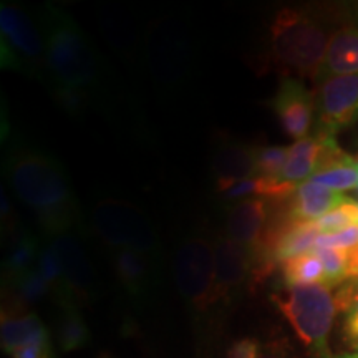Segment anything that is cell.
<instances>
[{"instance_id": "obj_1", "label": "cell", "mask_w": 358, "mask_h": 358, "mask_svg": "<svg viewBox=\"0 0 358 358\" xmlns=\"http://www.w3.org/2000/svg\"><path fill=\"white\" fill-rule=\"evenodd\" d=\"M6 173L12 191L32 209L48 234L69 232L78 222L69 176L52 156L19 148L8 155Z\"/></svg>"}, {"instance_id": "obj_2", "label": "cell", "mask_w": 358, "mask_h": 358, "mask_svg": "<svg viewBox=\"0 0 358 358\" xmlns=\"http://www.w3.org/2000/svg\"><path fill=\"white\" fill-rule=\"evenodd\" d=\"M45 69L58 88V98L77 110L96 80V60L82 30L57 8L45 13Z\"/></svg>"}, {"instance_id": "obj_3", "label": "cell", "mask_w": 358, "mask_h": 358, "mask_svg": "<svg viewBox=\"0 0 358 358\" xmlns=\"http://www.w3.org/2000/svg\"><path fill=\"white\" fill-rule=\"evenodd\" d=\"M329 42L324 27L303 12L284 8L272 22V55L285 70L302 77L317 78Z\"/></svg>"}, {"instance_id": "obj_4", "label": "cell", "mask_w": 358, "mask_h": 358, "mask_svg": "<svg viewBox=\"0 0 358 358\" xmlns=\"http://www.w3.org/2000/svg\"><path fill=\"white\" fill-rule=\"evenodd\" d=\"M297 337L317 357L329 358V335L337 303L325 285H294L272 297Z\"/></svg>"}, {"instance_id": "obj_5", "label": "cell", "mask_w": 358, "mask_h": 358, "mask_svg": "<svg viewBox=\"0 0 358 358\" xmlns=\"http://www.w3.org/2000/svg\"><path fill=\"white\" fill-rule=\"evenodd\" d=\"M93 227L105 244L116 249H131L153 257L159 249L153 222L136 206L124 201H101L92 216Z\"/></svg>"}, {"instance_id": "obj_6", "label": "cell", "mask_w": 358, "mask_h": 358, "mask_svg": "<svg viewBox=\"0 0 358 358\" xmlns=\"http://www.w3.org/2000/svg\"><path fill=\"white\" fill-rule=\"evenodd\" d=\"M178 287L187 301L203 307L216 299V256L206 237H189L174 257Z\"/></svg>"}, {"instance_id": "obj_7", "label": "cell", "mask_w": 358, "mask_h": 358, "mask_svg": "<svg viewBox=\"0 0 358 358\" xmlns=\"http://www.w3.org/2000/svg\"><path fill=\"white\" fill-rule=\"evenodd\" d=\"M0 32L2 65L27 73H40L45 64V45L34 20L20 7L2 3Z\"/></svg>"}, {"instance_id": "obj_8", "label": "cell", "mask_w": 358, "mask_h": 358, "mask_svg": "<svg viewBox=\"0 0 358 358\" xmlns=\"http://www.w3.org/2000/svg\"><path fill=\"white\" fill-rule=\"evenodd\" d=\"M319 133L335 136L358 120V73L330 77L320 82L317 95Z\"/></svg>"}, {"instance_id": "obj_9", "label": "cell", "mask_w": 358, "mask_h": 358, "mask_svg": "<svg viewBox=\"0 0 358 358\" xmlns=\"http://www.w3.org/2000/svg\"><path fill=\"white\" fill-rule=\"evenodd\" d=\"M317 101L306 85L299 78L287 77L282 80L277 90L272 108L284 128V131L295 141L308 138L313 123Z\"/></svg>"}, {"instance_id": "obj_10", "label": "cell", "mask_w": 358, "mask_h": 358, "mask_svg": "<svg viewBox=\"0 0 358 358\" xmlns=\"http://www.w3.org/2000/svg\"><path fill=\"white\" fill-rule=\"evenodd\" d=\"M322 138V155L319 166L308 181L337 192L358 189V159L340 150L335 136Z\"/></svg>"}, {"instance_id": "obj_11", "label": "cell", "mask_w": 358, "mask_h": 358, "mask_svg": "<svg viewBox=\"0 0 358 358\" xmlns=\"http://www.w3.org/2000/svg\"><path fill=\"white\" fill-rule=\"evenodd\" d=\"M267 201L259 198L239 201L232 204L227 213L226 236L254 256L267 229Z\"/></svg>"}, {"instance_id": "obj_12", "label": "cell", "mask_w": 358, "mask_h": 358, "mask_svg": "<svg viewBox=\"0 0 358 358\" xmlns=\"http://www.w3.org/2000/svg\"><path fill=\"white\" fill-rule=\"evenodd\" d=\"M216 256V299L227 297L232 290L244 284L245 277L252 272L254 257L248 249L227 236L219 237L214 245Z\"/></svg>"}, {"instance_id": "obj_13", "label": "cell", "mask_w": 358, "mask_h": 358, "mask_svg": "<svg viewBox=\"0 0 358 358\" xmlns=\"http://www.w3.org/2000/svg\"><path fill=\"white\" fill-rule=\"evenodd\" d=\"M256 151L257 148L243 143H226L219 148L213 169L221 194L239 181L257 176Z\"/></svg>"}, {"instance_id": "obj_14", "label": "cell", "mask_w": 358, "mask_h": 358, "mask_svg": "<svg viewBox=\"0 0 358 358\" xmlns=\"http://www.w3.org/2000/svg\"><path fill=\"white\" fill-rule=\"evenodd\" d=\"M343 201H347V196H343L342 192L306 181L292 192L287 216L297 222H313L338 208Z\"/></svg>"}, {"instance_id": "obj_15", "label": "cell", "mask_w": 358, "mask_h": 358, "mask_svg": "<svg viewBox=\"0 0 358 358\" xmlns=\"http://www.w3.org/2000/svg\"><path fill=\"white\" fill-rule=\"evenodd\" d=\"M50 248L55 250L58 262L64 272L65 290H85L90 284L92 268H90L88 259L85 256L83 249L80 248L70 232L52 236Z\"/></svg>"}, {"instance_id": "obj_16", "label": "cell", "mask_w": 358, "mask_h": 358, "mask_svg": "<svg viewBox=\"0 0 358 358\" xmlns=\"http://www.w3.org/2000/svg\"><path fill=\"white\" fill-rule=\"evenodd\" d=\"M358 73V29H343L330 37L317 80Z\"/></svg>"}, {"instance_id": "obj_17", "label": "cell", "mask_w": 358, "mask_h": 358, "mask_svg": "<svg viewBox=\"0 0 358 358\" xmlns=\"http://www.w3.org/2000/svg\"><path fill=\"white\" fill-rule=\"evenodd\" d=\"M322 155V138L308 136L301 141H295L289 146L287 163H285L279 181L287 182L290 186H301L302 182L308 181L317 171L319 159Z\"/></svg>"}, {"instance_id": "obj_18", "label": "cell", "mask_w": 358, "mask_h": 358, "mask_svg": "<svg viewBox=\"0 0 358 358\" xmlns=\"http://www.w3.org/2000/svg\"><path fill=\"white\" fill-rule=\"evenodd\" d=\"M47 330L35 313H25L20 317H3L2 329H0V338H2V348L10 355L17 348L29 345L35 340L47 337Z\"/></svg>"}, {"instance_id": "obj_19", "label": "cell", "mask_w": 358, "mask_h": 358, "mask_svg": "<svg viewBox=\"0 0 358 358\" xmlns=\"http://www.w3.org/2000/svg\"><path fill=\"white\" fill-rule=\"evenodd\" d=\"M150 261L146 254L131 249H116L113 252V267L118 279L131 292H141L150 277Z\"/></svg>"}, {"instance_id": "obj_20", "label": "cell", "mask_w": 358, "mask_h": 358, "mask_svg": "<svg viewBox=\"0 0 358 358\" xmlns=\"http://www.w3.org/2000/svg\"><path fill=\"white\" fill-rule=\"evenodd\" d=\"M287 287L294 285H325L324 264L315 252L302 254V256L287 259L280 264Z\"/></svg>"}, {"instance_id": "obj_21", "label": "cell", "mask_w": 358, "mask_h": 358, "mask_svg": "<svg viewBox=\"0 0 358 358\" xmlns=\"http://www.w3.org/2000/svg\"><path fill=\"white\" fill-rule=\"evenodd\" d=\"M40 250L37 241L29 234H20L17 241L10 245L7 259H6V271L8 275L17 279V277L32 271L34 264H37Z\"/></svg>"}, {"instance_id": "obj_22", "label": "cell", "mask_w": 358, "mask_h": 358, "mask_svg": "<svg viewBox=\"0 0 358 358\" xmlns=\"http://www.w3.org/2000/svg\"><path fill=\"white\" fill-rule=\"evenodd\" d=\"M313 224L320 234H335L352 226H358V203L352 198H347L338 208L313 221Z\"/></svg>"}, {"instance_id": "obj_23", "label": "cell", "mask_w": 358, "mask_h": 358, "mask_svg": "<svg viewBox=\"0 0 358 358\" xmlns=\"http://www.w3.org/2000/svg\"><path fill=\"white\" fill-rule=\"evenodd\" d=\"M58 340L65 352L78 350L88 342V329L78 312L71 310V308L65 312L60 327H58Z\"/></svg>"}, {"instance_id": "obj_24", "label": "cell", "mask_w": 358, "mask_h": 358, "mask_svg": "<svg viewBox=\"0 0 358 358\" xmlns=\"http://www.w3.org/2000/svg\"><path fill=\"white\" fill-rule=\"evenodd\" d=\"M313 252L319 256L325 271V287L332 289L347 280V250L315 248Z\"/></svg>"}, {"instance_id": "obj_25", "label": "cell", "mask_w": 358, "mask_h": 358, "mask_svg": "<svg viewBox=\"0 0 358 358\" xmlns=\"http://www.w3.org/2000/svg\"><path fill=\"white\" fill-rule=\"evenodd\" d=\"M289 148L285 146H264L256 151V168L257 176L279 179L287 163Z\"/></svg>"}, {"instance_id": "obj_26", "label": "cell", "mask_w": 358, "mask_h": 358, "mask_svg": "<svg viewBox=\"0 0 358 358\" xmlns=\"http://www.w3.org/2000/svg\"><path fill=\"white\" fill-rule=\"evenodd\" d=\"M15 282H17V290H19L20 299L27 303L42 301L52 287V285L38 274L37 268H32V271L19 275L15 279Z\"/></svg>"}, {"instance_id": "obj_27", "label": "cell", "mask_w": 358, "mask_h": 358, "mask_svg": "<svg viewBox=\"0 0 358 358\" xmlns=\"http://www.w3.org/2000/svg\"><path fill=\"white\" fill-rule=\"evenodd\" d=\"M37 271L38 274L52 285V287L65 290L64 272H62V266L60 262H58L55 250H53L50 245H45V248L40 250V256L37 261Z\"/></svg>"}, {"instance_id": "obj_28", "label": "cell", "mask_w": 358, "mask_h": 358, "mask_svg": "<svg viewBox=\"0 0 358 358\" xmlns=\"http://www.w3.org/2000/svg\"><path fill=\"white\" fill-rule=\"evenodd\" d=\"M358 245V226H352L335 234H320L315 241V248L330 249H352Z\"/></svg>"}, {"instance_id": "obj_29", "label": "cell", "mask_w": 358, "mask_h": 358, "mask_svg": "<svg viewBox=\"0 0 358 358\" xmlns=\"http://www.w3.org/2000/svg\"><path fill=\"white\" fill-rule=\"evenodd\" d=\"M337 310L345 312L347 315L358 313V280L342 284L335 294Z\"/></svg>"}, {"instance_id": "obj_30", "label": "cell", "mask_w": 358, "mask_h": 358, "mask_svg": "<svg viewBox=\"0 0 358 358\" xmlns=\"http://www.w3.org/2000/svg\"><path fill=\"white\" fill-rule=\"evenodd\" d=\"M10 357L12 358H53L48 335L43 338L35 340V342L29 343V345L17 348L15 352L10 353Z\"/></svg>"}, {"instance_id": "obj_31", "label": "cell", "mask_w": 358, "mask_h": 358, "mask_svg": "<svg viewBox=\"0 0 358 358\" xmlns=\"http://www.w3.org/2000/svg\"><path fill=\"white\" fill-rule=\"evenodd\" d=\"M261 345L254 338H241L227 352L226 358H261Z\"/></svg>"}, {"instance_id": "obj_32", "label": "cell", "mask_w": 358, "mask_h": 358, "mask_svg": "<svg viewBox=\"0 0 358 358\" xmlns=\"http://www.w3.org/2000/svg\"><path fill=\"white\" fill-rule=\"evenodd\" d=\"M358 280V245L347 249V280Z\"/></svg>"}, {"instance_id": "obj_33", "label": "cell", "mask_w": 358, "mask_h": 358, "mask_svg": "<svg viewBox=\"0 0 358 358\" xmlns=\"http://www.w3.org/2000/svg\"><path fill=\"white\" fill-rule=\"evenodd\" d=\"M345 334H347V338L350 340L352 343L358 345V313H353V315H347Z\"/></svg>"}, {"instance_id": "obj_34", "label": "cell", "mask_w": 358, "mask_h": 358, "mask_svg": "<svg viewBox=\"0 0 358 358\" xmlns=\"http://www.w3.org/2000/svg\"><path fill=\"white\" fill-rule=\"evenodd\" d=\"M261 358H289L287 353L284 350H277V348H271L266 353H262Z\"/></svg>"}, {"instance_id": "obj_35", "label": "cell", "mask_w": 358, "mask_h": 358, "mask_svg": "<svg viewBox=\"0 0 358 358\" xmlns=\"http://www.w3.org/2000/svg\"><path fill=\"white\" fill-rule=\"evenodd\" d=\"M340 358H358V353H350V355H343Z\"/></svg>"}, {"instance_id": "obj_36", "label": "cell", "mask_w": 358, "mask_h": 358, "mask_svg": "<svg viewBox=\"0 0 358 358\" xmlns=\"http://www.w3.org/2000/svg\"><path fill=\"white\" fill-rule=\"evenodd\" d=\"M100 358H111V357H108V355H103V357H100Z\"/></svg>"}]
</instances>
